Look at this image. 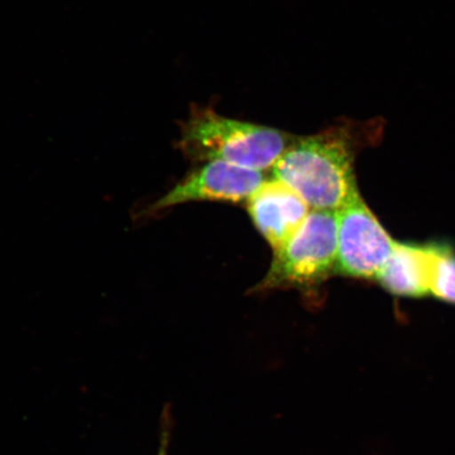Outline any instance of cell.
I'll use <instances>...</instances> for the list:
<instances>
[{
    "mask_svg": "<svg viewBox=\"0 0 455 455\" xmlns=\"http://www.w3.org/2000/svg\"><path fill=\"white\" fill-rule=\"evenodd\" d=\"M385 121L339 118L331 126L299 136L272 168L273 178L283 181L311 209L338 212L358 190L355 161L365 148L383 138Z\"/></svg>",
    "mask_w": 455,
    "mask_h": 455,
    "instance_id": "6da1fadb",
    "label": "cell"
},
{
    "mask_svg": "<svg viewBox=\"0 0 455 455\" xmlns=\"http://www.w3.org/2000/svg\"><path fill=\"white\" fill-rule=\"evenodd\" d=\"M298 135L221 116L212 105H193L180 128L179 148L196 163L226 162L261 171L275 167Z\"/></svg>",
    "mask_w": 455,
    "mask_h": 455,
    "instance_id": "7a4b0ae2",
    "label": "cell"
},
{
    "mask_svg": "<svg viewBox=\"0 0 455 455\" xmlns=\"http://www.w3.org/2000/svg\"><path fill=\"white\" fill-rule=\"evenodd\" d=\"M338 261V212L311 209L294 235L275 251L264 280L252 292L311 289L335 275Z\"/></svg>",
    "mask_w": 455,
    "mask_h": 455,
    "instance_id": "3957f363",
    "label": "cell"
},
{
    "mask_svg": "<svg viewBox=\"0 0 455 455\" xmlns=\"http://www.w3.org/2000/svg\"><path fill=\"white\" fill-rule=\"evenodd\" d=\"M395 241L358 193L338 210V261L335 275L375 280Z\"/></svg>",
    "mask_w": 455,
    "mask_h": 455,
    "instance_id": "277c9868",
    "label": "cell"
},
{
    "mask_svg": "<svg viewBox=\"0 0 455 455\" xmlns=\"http://www.w3.org/2000/svg\"><path fill=\"white\" fill-rule=\"evenodd\" d=\"M265 180L261 171L220 161L204 163L153 204L147 212H159L190 202H247Z\"/></svg>",
    "mask_w": 455,
    "mask_h": 455,
    "instance_id": "5b68a950",
    "label": "cell"
},
{
    "mask_svg": "<svg viewBox=\"0 0 455 455\" xmlns=\"http://www.w3.org/2000/svg\"><path fill=\"white\" fill-rule=\"evenodd\" d=\"M247 207L254 226L273 251L294 235L311 212L298 192L275 178L265 180L250 196Z\"/></svg>",
    "mask_w": 455,
    "mask_h": 455,
    "instance_id": "8992f818",
    "label": "cell"
},
{
    "mask_svg": "<svg viewBox=\"0 0 455 455\" xmlns=\"http://www.w3.org/2000/svg\"><path fill=\"white\" fill-rule=\"evenodd\" d=\"M439 247L440 243L395 242L388 260L375 280L395 297H428Z\"/></svg>",
    "mask_w": 455,
    "mask_h": 455,
    "instance_id": "52a82bcc",
    "label": "cell"
},
{
    "mask_svg": "<svg viewBox=\"0 0 455 455\" xmlns=\"http://www.w3.org/2000/svg\"><path fill=\"white\" fill-rule=\"evenodd\" d=\"M431 294L443 303L455 305V252L447 243H440Z\"/></svg>",
    "mask_w": 455,
    "mask_h": 455,
    "instance_id": "ba28073f",
    "label": "cell"
}]
</instances>
